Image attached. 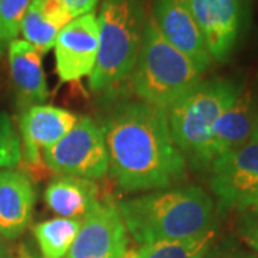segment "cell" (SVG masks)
Returning a JSON list of instances; mask_svg holds the SVG:
<instances>
[{"instance_id":"5bb4252c","label":"cell","mask_w":258,"mask_h":258,"mask_svg":"<svg viewBox=\"0 0 258 258\" xmlns=\"http://www.w3.org/2000/svg\"><path fill=\"white\" fill-rule=\"evenodd\" d=\"M36 203L30 176L16 169H0V235L15 240L28 228Z\"/></svg>"},{"instance_id":"d4e9b609","label":"cell","mask_w":258,"mask_h":258,"mask_svg":"<svg viewBox=\"0 0 258 258\" xmlns=\"http://www.w3.org/2000/svg\"><path fill=\"white\" fill-rule=\"evenodd\" d=\"M8 257V248L5 247L3 242H0V258Z\"/></svg>"},{"instance_id":"7402d4cb","label":"cell","mask_w":258,"mask_h":258,"mask_svg":"<svg viewBox=\"0 0 258 258\" xmlns=\"http://www.w3.org/2000/svg\"><path fill=\"white\" fill-rule=\"evenodd\" d=\"M240 234L249 247L258 252V208L242 212Z\"/></svg>"},{"instance_id":"83f0119b","label":"cell","mask_w":258,"mask_h":258,"mask_svg":"<svg viewBox=\"0 0 258 258\" xmlns=\"http://www.w3.org/2000/svg\"><path fill=\"white\" fill-rule=\"evenodd\" d=\"M3 258H8V257H3Z\"/></svg>"},{"instance_id":"cb8c5ba5","label":"cell","mask_w":258,"mask_h":258,"mask_svg":"<svg viewBox=\"0 0 258 258\" xmlns=\"http://www.w3.org/2000/svg\"><path fill=\"white\" fill-rule=\"evenodd\" d=\"M59 2H62L74 19H76L88 13H93L99 0H59Z\"/></svg>"},{"instance_id":"f1b7e54d","label":"cell","mask_w":258,"mask_h":258,"mask_svg":"<svg viewBox=\"0 0 258 258\" xmlns=\"http://www.w3.org/2000/svg\"><path fill=\"white\" fill-rule=\"evenodd\" d=\"M0 56H2V55H0Z\"/></svg>"},{"instance_id":"3957f363","label":"cell","mask_w":258,"mask_h":258,"mask_svg":"<svg viewBox=\"0 0 258 258\" xmlns=\"http://www.w3.org/2000/svg\"><path fill=\"white\" fill-rule=\"evenodd\" d=\"M241 85L224 78L200 81L168 109L171 135L185 161L195 169L211 166L214 126L241 92Z\"/></svg>"},{"instance_id":"603a6c76","label":"cell","mask_w":258,"mask_h":258,"mask_svg":"<svg viewBox=\"0 0 258 258\" xmlns=\"http://www.w3.org/2000/svg\"><path fill=\"white\" fill-rule=\"evenodd\" d=\"M204 258H258L257 255L251 254L247 249L241 248L235 244L222 242L217 247H212Z\"/></svg>"},{"instance_id":"9a60e30c","label":"cell","mask_w":258,"mask_h":258,"mask_svg":"<svg viewBox=\"0 0 258 258\" xmlns=\"http://www.w3.org/2000/svg\"><path fill=\"white\" fill-rule=\"evenodd\" d=\"M257 123L258 111L254 93L241 89L238 98L222 113L214 126L210 147L211 164L217 158L245 144L252 137Z\"/></svg>"},{"instance_id":"2e32d148","label":"cell","mask_w":258,"mask_h":258,"mask_svg":"<svg viewBox=\"0 0 258 258\" xmlns=\"http://www.w3.org/2000/svg\"><path fill=\"white\" fill-rule=\"evenodd\" d=\"M99 188L92 179L60 175L50 181L45 191V201L62 218L83 220L98 203Z\"/></svg>"},{"instance_id":"4fadbf2b","label":"cell","mask_w":258,"mask_h":258,"mask_svg":"<svg viewBox=\"0 0 258 258\" xmlns=\"http://www.w3.org/2000/svg\"><path fill=\"white\" fill-rule=\"evenodd\" d=\"M8 60L19 109L42 105L49 96L42 53L26 40L16 39L8 47Z\"/></svg>"},{"instance_id":"8fae6325","label":"cell","mask_w":258,"mask_h":258,"mask_svg":"<svg viewBox=\"0 0 258 258\" xmlns=\"http://www.w3.org/2000/svg\"><path fill=\"white\" fill-rule=\"evenodd\" d=\"M152 19L162 36L204 74L212 63L203 33L186 0H154Z\"/></svg>"},{"instance_id":"ac0fdd59","label":"cell","mask_w":258,"mask_h":258,"mask_svg":"<svg viewBox=\"0 0 258 258\" xmlns=\"http://www.w3.org/2000/svg\"><path fill=\"white\" fill-rule=\"evenodd\" d=\"M81 225L82 220L62 217L36 224L33 234L43 258H66L78 237Z\"/></svg>"},{"instance_id":"8992f818","label":"cell","mask_w":258,"mask_h":258,"mask_svg":"<svg viewBox=\"0 0 258 258\" xmlns=\"http://www.w3.org/2000/svg\"><path fill=\"white\" fill-rule=\"evenodd\" d=\"M43 161L60 175L92 181L103 178L108 174V151L102 126L92 118L82 116L66 137L43 151Z\"/></svg>"},{"instance_id":"44dd1931","label":"cell","mask_w":258,"mask_h":258,"mask_svg":"<svg viewBox=\"0 0 258 258\" xmlns=\"http://www.w3.org/2000/svg\"><path fill=\"white\" fill-rule=\"evenodd\" d=\"M23 158L22 138L6 112H0V169H15Z\"/></svg>"},{"instance_id":"277c9868","label":"cell","mask_w":258,"mask_h":258,"mask_svg":"<svg viewBox=\"0 0 258 258\" xmlns=\"http://www.w3.org/2000/svg\"><path fill=\"white\" fill-rule=\"evenodd\" d=\"M144 0H103L98 15L99 47L89 86L106 91L132 75L147 25Z\"/></svg>"},{"instance_id":"4316f807","label":"cell","mask_w":258,"mask_h":258,"mask_svg":"<svg viewBox=\"0 0 258 258\" xmlns=\"http://www.w3.org/2000/svg\"><path fill=\"white\" fill-rule=\"evenodd\" d=\"M19 258H32V257H29V255H26V254H22Z\"/></svg>"},{"instance_id":"d6986e66","label":"cell","mask_w":258,"mask_h":258,"mask_svg":"<svg viewBox=\"0 0 258 258\" xmlns=\"http://www.w3.org/2000/svg\"><path fill=\"white\" fill-rule=\"evenodd\" d=\"M60 30H62L60 26H57L46 16H43L42 12L37 9V6L30 2V6L23 19L22 30H20L28 43L36 47L40 53H46L55 46L56 37Z\"/></svg>"},{"instance_id":"484cf974","label":"cell","mask_w":258,"mask_h":258,"mask_svg":"<svg viewBox=\"0 0 258 258\" xmlns=\"http://www.w3.org/2000/svg\"><path fill=\"white\" fill-rule=\"evenodd\" d=\"M252 137L258 138V123H257V128H255V131H254V134H252Z\"/></svg>"},{"instance_id":"e0dca14e","label":"cell","mask_w":258,"mask_h":258,"mask_svg":"<svg viewBox=\"0 0 258 258\" xmlns=\"http://www.w3.org/2000/svg\"><path fill=\"white\" fill-rule=\"evenodd\" d=\"M217 234V227H212L204 234L185 240L142 244L138 248L128 249L123 258H204L214 247Z\"/></svg>"},{"instance_id":"30bf717a","label":"cell","mask_w":258,"mask_h":258,"mask_svg":"<svg viewBox=\"0 0 258 258\" xmlns=\"http://www.w3.org/2000/svg\"><path fill=\"white\" fill-rule=\"evenodd\" d=\"M99 47V22L95 13L74 19L55 42L56 74L60 82H76L91 76Z\"/></svg>"},{"instance_id":"9c48e42d","label":"cell","mask_w":258,"mask_h":258,"mask_svg":"<svg viewBox=\"0 0 258 258\" xmlns=\"http://www.w3.org/2000/svg\"><path fill=\"white\" fill-rule=\"evenodd\" d=\"M201 30L208 53L215 62H227L244 26L242 0H186Z\"/></svg>"},{"instance_id":"7c38bea8","label":"cell","mask_w":258,"mask_h":258,"mask_svg":"<svg viewBox=\"0 0 258 258\" xmlns=\"http://www.w3.org/2000/svg\"><path fill=\"white\" fill-rule=\"evenodd\" d=\"M74 112L52 105H36L20 115L23 157L30 165L40 164V151L56 145L78 122Z\"/></svg>"},{"instance_id":"ffe728a7","label":"cell","mask_w":258,"mask_h":258,"mask_svg":"<svg viewBox=\"0 0 258 258\" xmlns=\"http://www.w3.org/2000/svg\"><path fill=\"white\" fill-rule=\"evenodd\" d=\"M30 0H0V55L18 39Z\"/></svg>"},{"instance_id":"6da1fadb","label":"cell","mask_w":258,"mask_h":258,"mask_svg":"<svg viewBox=\"0 0 258 258\" xmlns=\"http://www.w3.org/2000/svg\"><path fill=\"white\" fill-rule=\"evenodd\" d=\"M108 171L120 189H166L181 182L186 161L175 145L168 112L142 101H120L102 119Z\"/></svg>"},{"instance_id":"7a4b0ae2","label":"cell","mask_w":258,"mask_h":258,"mask_svg":"<svg viewBox=\"0 0 258 258\" xmlns=\"http://www.w3.org/2000/svg\"><path fill=\"white\" fill-rule=\"evenodd\" d=\"M118 205L126 231L139 245L185 240L215 227L211 197L198 186L159 189Z\"/></svg>"},{"instance_id":"52a82bcc","label":"cell","mask_w":258,"mask_h":258,"mask_svg":"<svg viewBox=\"0 0 258 258\" xmlns=\"http://www.w3.org/2000/svg\"><path fill=\"white\" fill-rule=\"evenodd\" d=\"M210 168V186L221 210L247 212L258 208V138L251 137L217 158Z\"/></svg>"},{"instance_id":"5b68a950","label":"cell","mask_w":258,"mask_h":258,"mask_svg":"<svg viewBox=\"0 0 258 258\" xmlns=\"http://www.w3.org/2000/svg\"><path fill=\"white\" fill-rule=\"evenodd\" d=\"M197 66L172 46L149 15L138 60L132 72V89L138 101L168 111L201 81Z\"/></svg>"},{"instance_id":"ba28073f","label":"cell","mask_w":258,"mask_h":258,"mask_svg":"<svg viewBox=\"0 0 258 258\" xmlns=\"http://www.w3.org/2000/svg\"><path fill=\"white\" fill-rule=\"evenodd\" d=\"M128 251V231L119 205L106 198L93 205L66 258H123Z\"/></svg>"}]
</instances>
